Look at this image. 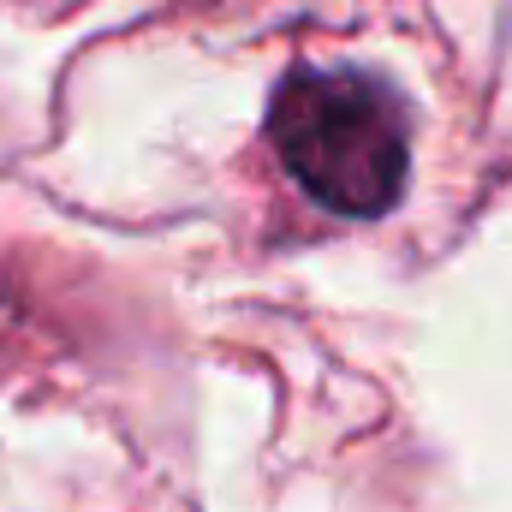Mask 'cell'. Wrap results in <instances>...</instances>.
Segmentation results:
<instances>
[{
  "label": "cell",
  "mask_w": 512,
  "mask_h": 512,
  "mask_svg": "<svg viewBox=\"0 0 512 512\" xmlns=\"http://www.w3.org/2000/svg\"><path fill=\"white\" fill-rule=\"evenodd\" d=\"M268 137L280 167L334 215L370 221L405 191V108L364 72H292L268 108Z\"/></svg>",
  "instance_id": "cell-1"
}]
</instances>
